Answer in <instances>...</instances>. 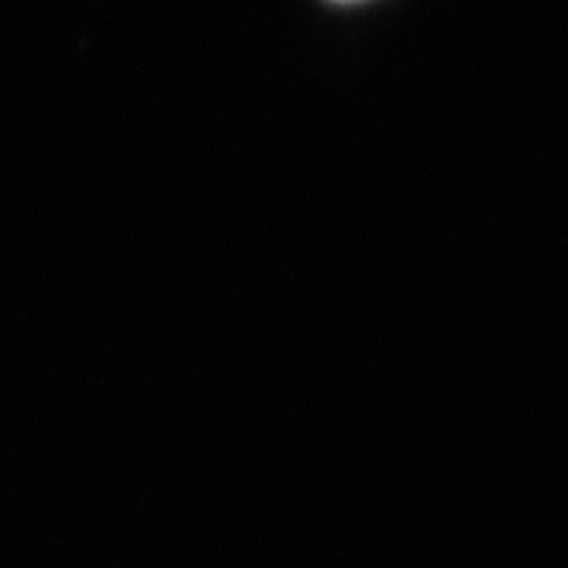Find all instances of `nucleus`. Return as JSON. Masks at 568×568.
I'll use <instances>...</instances> for the list:
<instances>
[{
	"label": "nucleus",
	"instance_id": "1",
	"mask_svg": "<svg viewBox=\"0 0 568 568\" xmlns=\"http://www.w3.org/2000/svg\"><path fill=\"white\" fill-rule=\"evenodd\" d=\"M339 3H351V0H339Z\"/></svg>",
	"mask_w": 568,
	"mask_h": 568
}]
</instances>
